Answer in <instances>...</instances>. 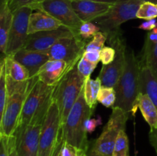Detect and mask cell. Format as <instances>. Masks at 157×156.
<instances>
[{
	"label": "cell",
	"mask_w": 157,
	"mask_h": 156,
	"mask_svg": "<svg viewBox=\"0 0 157 156\" xmlns=\"http://www.w3.org/2000/svg\"><path fill=\"white\" fill-rule=\"evenodd\" d=\"M140 63L133 49L127 46L126 62L124 72L115 86L116 102L113 106L119 107L130 116H135L137 111L136 102L140 94Z\"/></svg>",
	"instance_id": "6da1fadb"
},
{
	"label": "cell",
	"mask_w": 157,
	"mask_h": 156,
	"mask_svg": "<svg viewBox=\"0 0 157 156\" xmlns=\"http://www.w3.org/2000/svg\"><path fill=\"white\" fill-rule=\"evenodd\" d=\"M37 76L25 82H15L6 77L8 97L4 111L0 117V134L13 136L18 125L26 97Z\"/></svg>",
	"instance_id": "7a4b0ae2"
},
{
	"label": "cell",
	"mask_w": 157,
	"mask_h": 156,
	"mask_svg": "<svg viewBox=\"0 0 157 156\" xmlns=\"http://www.w3.org/2000/svg\"><path fill=\"white\" fill-rule=\"evenodd\" d=\"M93 111L94 110L87 106L82 90L72 107L65 123L61 127L64 142L78 148L88 151L89 142L84 123L87 119L90 118Z\"/></svg>",
	"instance_id": "3957f363"
},
{
	"label": "cell",
	"mask_w": 157,
	"mask_h": 156,
	"mask_svg": "<svg viewBox=\"0 0 157 156\" xmlns=\"http://www.w3.org/2000/svg\"><path fill=\"white\" fill-rule=\"evenodd\" d=\"M84 82L85 79L80 74L76 65L55 87L52 98L59 108L61 127L84 89Z\"/></svg>",
	"instance_id": "277c9868"
},
{
	"label": "cell",
	"mask_w": 157,
	"mask_h": 156,
	"mask_svg": "<svg viewBox=\"0 0 157 156\" xmlns=\"http://www.w3.org/2000/svg\"><path fill=\"white\" fill-rule=\"evenodd\" d=\"M54 90L55 87L48 86L37 76L25 101L17 128L30 123L38 113L48 112L52 103Z\"/></svg>",
	"instance_id": "5b68a950"
},
{
	"label": "cell",
	"mask_w": 157,
	"mask_h": 156,
	"mask_svg": "<svg viewBox=\"0 0 157 156\" xmlns=\"http://www.w3.org/2000/svg\"><path fill=\"white\" fill-rule=\"evenodd\" d=\"M130 117V114L119 107H112L110 119L90 150L101 156H113L118 135L121 130H126L127 122Z\"/></svg>",
	"instance_id": "8992f818"
},
{
	"label": "cell",
	"mask_w": 157,
	"mask_h": 156,
	"mask_svg": "<svg viewBox=\"0 0 157 156\" xmlns=\"http://www.w3.org/2000/svg\"><path fill=\"white\" fill-rule=\"evenodd\" d=\"M139 0H121L113 5L109 12L93 21L101 32L110 34L121 32V25L129 20L136 18V13L141 5Z\"/></svg>",
	"instance_id": "52a82bcc"
},
{
	"label": "cell",
	"mask_w": 157,
	"mask_h": 156,
	"mask_svg": "<svg viewBox=\"0 0 157 156\" xmlns=\"http://www.w3.org/2000/svg\"><path fill=\"white\" fill-rule=\"evenodd\" d=\"M107 40L111 47L116 49V57L110 64L103 65L98 77L101 80L103 87H114L124 72L127 45L123 38L122 32L107 35Z\"/></svg>",
	"instance_id": "ba28073f"
},
{
	"label": "cell",
	"mask_w": 157,
	"mask_h": 156,
	"mask_svg": "<svg viewBox=\"0 0 157 156\" xmlns=\"http://www.w3.org/2000/svg\"><path fill=\"white\" fill-rule=\"evenodd\" d=\"M47 113H38L31 122L14 133L16 138V148L19 156H38L40 136Z\"/></svg>",
	"instance_id": "9c48e42d"
},
{
	"label": "cell",
	"mask_w": 157,
	"mask_h": 156,
	"mask_svg": "<svg viewBox=\"0 0 157 156\" xmlns=\"http://www.w3.org/2000/svg\"><path fill=\"white\" fill-rule=\"evenodd\" d=\"M29 6L33 10L42 11L52 15L63 25L77 33H79L80 27L84 23L74 10L71 0H45Z\"/></svg>",
	"instance_id": "30bf717a"
},
{
	"label": "cell",
	"mask_w": 157,
	"mask_h": 156,
	"mask_svg": "<svg viewBox=\"0 0 157 156\" xmlns=\"http://www.w3.org/2000/svg\"><path fill=\"white\" fill-rule=\"evenodd\" d=\"M86 45V40L78 34L61 38L45 53L50 60L64 61L74 67L82 58Z\"/></svg>",
	"instance_id": "8fae6325"
},
{
	"label": "cell",
	"mask_w": 157,
	"mask_h": 156,
	"mask_svg": "<svg viewBox=\"0 0 157 156\" xmlns=\"http://www.w3.org/2000/svg\"><path fill=\"white\" fill-rule=\"evenodd\" d=\"M32 11V7L25 6L13 12V22L8 40L6 56H12L18 50L24 48L29 37V18Z\"/></svg>",
	"instance_id": "7c38bea8"
},
{
	"label": "cell",
	"mask_w": 157,
	"mask_h": 156,
	"mask_svg": "<svg viewBox=\"0 0 157 156\" xmlns=\"http://www.w3.org/2000/svg\"><path fill=\"white\" fill-rule=\"evenodd\" d=\"M61 137L62 128L59 108L57 102L52 98V103L48 110L41 128L38 156L41 155L44 151L53 148Z\"/></svg>",
	"instance_id": "4fadbf2b"
},
{
	"label": "cell",
	"mask_w": 157,
	"mask_h": 156,
	"mask_svg": "<svg viewBox=\"0 0 157 156\" xmlns=\"http://www.w3.org/2000/svg\"><path fill=\"white\" fill-rule=\"evenodd\" d=\"M78 34L64 25L55 30L36 32L29 35L24 48L29 50L45 52L61 38Z\"/></svg>",
	"instance_id": "5bb4252c"
},
{
	"label": "cell",
	"mask_w": 157,
	"mask_h": 156,
	"mask_svg": "<svg viewBox=\"0 0 157 156\" xmlns=\"http://www.w3.org/2000/svg\"><path fill=\"white\" fill-rule=\"evenodd\" d=\"M72 6L83 22L93 21L109 12L111 4L89 0H71Z\"/></svg>",
	"instance_id": "9a60e30c"
},
{
	"label": "cell",
	"mask_w": 157,
	"mask_h": 156,
	"mask_svg": "<svg viewBox=\"0 0 157 156\" xmlns=\"http://www.w3.org/2000/svg\"><path fill=\"white\" fill-rule=\"evenodd\" d=\"M72 68L64 61L49 60L41 67L37 76L48 86L55 87Z\"/></svg>",
	"instance_id": "2e32d148"
},
{
	"label": "cell",
	"mask_w": 157,
	"mask_h": 156,
	"mask_svg": "<svg viewBox=\"0 0 157 156\" xmlns=\"http://www.w3.org/2000/svg\"><path fill=\"white\" fill-rule=\"evenodd\" d=\"M12 58L28 69L31 79L37 76L41 67L50 60L45 52L29 50L25 48L18 50L12 55Z\"/></svg>",
	"instance_id": "e0dca14e"
},
{
	"label": "cell",
	"mask_w": 157,
	"mask_h": 156,
	"mask_svg": "<svg viewBox=\"0 0 157 156\" xmlns=\"http://www.w3.org/2000/svg\"><path fill=\"white\" fill-rule=\"evenodd\" d=\"M37 12H32L29 18V35L36 32L51 31L59 28L63 24L58 20L42 11L36 10Z\"/></svg>",
	"instance_id": "ac0fdd59"
},
{
	"label": "cell",
	"mask_w": 157,
	"mask_h": 156,
	"mask_svg": "<svg viewBox=\"0 0 157 156\" xmlns=\"http://www.w3.org/2000/svg\"><path fill=\"white\" fill-rule=\"evenodd\" d=\"M140 93L147 95L150 97L157 108V78L148 67L141 64L140 72Z\"/></svg>",
	"instance_id": "d6986e66"
},
{
	"label": "cell",
	"mask_w": 157,
	"mask_h": 156,
	"mask_svg": "<svg viewBox=\"0 0 157 156\" xmlns=\"http://www.w3.org/2000/svg\"><path fill=\"white\" fill-rule=\"evenodd\" d=\"M13 22V12L10 10L8 4L0 6V50L6 56V47L9 33Z\"/></svg>",
	"instance_id": "ffe728a7"
},
{
	"label": "cell",
	"mask_w": 157,
	"mask_h": 156,
	"mask_svg": "<svg viewBox=\"0 0 157 156\" xmlns=\"http://www.w3.org/2000/svg\"><path fill=\"white\" fill-rule=\"evenodd\" d=\"M6 66V77L15 82H25L31 79L30 73L25 66L15 61L12 56L2 58Z\"/></svg>",
	"instance_id": "44dd1931"
},
{
	"label": "cell",
	"mask_w": 157,
	"mask_h": 156,
	"mask_svg": "<svg viewBox=\"0 0 157 156\" xmlns=\"http://www.w3.org/2000/svg\"><path fill=\"white\" fill-rule=\"evenodd\" d=\"M136 108L140 109L150 129L157 128V108L147 95L140 93L136 102Z\"/></svg>",
	"instance_id": "7402d4cb"
},
{
	"label": "cell",
	"mask_w": 157,
	"mask_h": 156,
	"mask_svg": "<svg viewBox=\"0 0 157 156\" xmlns=\"http://www.w3.org/2000/svg\"><path fill=\"white\" fill-rule=\"evenodd\" d=\"M102 84L99 78L95 80L90 79V77L85 80L84 85V96L87 106L92 110H94L98 103V97L99 92L101 90Z\"/></svg>",
	"instance_id": "603a6c76"
},
{
	"label": "cell",
	"mask_w": 157,
	"mask_h": 156,
	"mask_svg": "<svg viewBox=\"0 0 157 156\" xmlns=\"http://www.w3.org/2000/svg\"><path fill=\"white\" fill-rule=\"evenodd\" d=\"M140 62L148 67L157 78V43H152L145 40L142 60Z\"/></svg>",
	"instance_id": "cb8c5ba5"
},
{
	"label": "cell",
	"mask_w": 157,
	"mask_h": 156,
	"mask_svg": "<svg viewBox=\"0 0 157 156\" xmlns=\"http://www.w3.org/2000/svg\"><path fill=\"white\" fill-rule=\"evenodd\" d=\"M8 97L7 82H6V66L3 58L0 64V116L2 115Z\"/></svg>",
	"instance_id": "d4e9b609"
},
{
	"label": "cell",
	"mask_w": 157,
	"mask_h": 156,
	"mask_svg": "<svg viewBox=\"0 0 157 156\" xmlns=\"http://www.w3.org/2000/svg\"><path fill=\"white\" fill-rule=\"evenodd\" d=\"M157 18V4L146 2L141 3L136 13V18L144 20L156 19Z\"/></svg>",
	"instance_id": "484cf974"
},
{
	"label": "cell",
	"mask_w": 157,
	"mask_h": 156,
	"mask_svg": "<svg viewBox=\"0 0 157 156\" xmlns=\"http://www.w3.org/2000/svg\"><path fill=\"white\" fill-rule=\"evenodd\" d=\"M116 92L113 87H101L98 97V101L105 107H113L116 102Z\"/></svg>",
	"instance_id": "4316f807"
},
{
	"label": "cell",
	"mask_w": 157,
	"mask_h": 156,
	"mask_svg": "<svg viewBox=\"0 0 157 156\" xmlns=\"http://www.w3.org/2000/svg\"><path fill=\"white\" fill-rule=\"evenodd\" d=\"M113 155L129 156V140L126 130H121L115 142Z\"/></svg>",
	"instance_id": "83f0119b"
},
{
	"label": "cell",
	"mask_w": 157,
	"mask_h": 156,
	"mask_svg": "<svg viewBox=\"0 0 157 156\" xmlns=\"http://www.w3.org/2000/svg\"><path fill=\"white\" fill-rule=\"evenodd\" d=\"M107 40V34L103 32H98L94 35L93 38L90 42L87 44L85 47V50H99L104 47V44Z\"/></svg>",
	"instance_id": "f1b7e54d"
},
{
	"label": "cell",
	"mask_w": 157,
	"mask_h": 156,
	"mask_svg": "<svg viewBox=\"0 0 157 156\" xmlns=\"http://www.w3.org/2000/svg\"><path fill=\"white\" fill-rule=\"evenodd\" d=\"M97 66H98V64H93V63L87 61L83 57L81 58V60L78 61V64H77L78 72L85 80L87 78L90 77V74L93 73L94 70L97 67Z\"/></svg>",
	"instance_id": "f546056e"
},
{
	"label": "cell",
	"mask_w": 157,
	"mask_h": 156,
	"mask_svg": "<svg viewBox=\"0 0 157 156\" xmlns=\"http://www.w3.org/2000/svg\"><path fill=\"white\" fill-rule=\"evenodd\" d=\"M100 31L101 28L99 26L92 21H87V22H84L81 25L79 28V35L84 39L87 40L91 37H94V35Z\"/></svg>",
	"instance_id": "4dcf8cb0"
},
{
	"label": "cell",
	"mask_w": 157,
	"mask_h": 156,
	"mask_svg": "<svg viewBox=\"0 0 157 156\" xmlns=\"http://www.w3.org/2000/svg\"><path fill=\"white\" fill-rule=\"evenodd\" d=\"M87 151H88L77 148L64 141L60 153L61 156H87Z\"/></svg>",
	"instance_id": "1f68e13d"
},
{
	"label": "cell",
	"mask_w": 157,
	"mask_h": 156,
	"mask_svg": "<svg viewBox=\"0 0 157 156\" xmlns=\"http://www.w3.org/2000/svg\"><path fill=\"white\" fill-rule=\"evenodd\" d=\"M116 49L113 47L104 46L101 50V61L103 65H108L113 62L116 57Z\"/></svg>",
	"instance_id": "d6a6232c"
},
{
	"label": "cell",
	"mask_w": 157,
	"mask_h": 156,
	"mask_svg": "<svg viewBox=\"0 0 157 156\" xmlns=\"http://www.w3.org/2000/svg\"><path fill=\"white\" fill-rule=\"evenodd\" d=\"M102 125V119H101V116H98L96 118L87 119L84 123V128H85V131L87 132V133L90 134L96 129L98 125Z\"/></svg>",
	"instance_id": "836d02e7"
},
{
	"label": "cell",
	"mask_w": 157,
	"mask_h": 156,
	"mask_svg": "<svg viewBox=\"0 0 157 156\" xmlns=\"http://www.w3.org/2000/svg\"><path fill=\"white\" fill-rule=\"evenodd\" d=\"M83 58H85L87 61L98 64L101 61V51L99 50H85L83 54Z\"/></svg>",
	"instance_id": "e575fe53"
},
{
	"label": "cell",
	"mask_w": 157,
	"mask_h": 156,
	"mask_svg": "<svg viewBox=\"0 0 157 156\" xmlns=\"http://www.w3.org/2000/svg\"><path fill=\"white\" fill-rule=\"evenodd\" d=\"M33 2V0H10L8 4L9 8L12 12H15L17 9L23 7V6H29Z\"/></svg>",
	"instance_id": "d590c367"
},
{
	"label": "cell",
	"mask_w": 157,
	"mask_h": 156,
	"mask_svg": "<svg viewBox=\"0 0 157 156\" xmlns=\"http://www.w3.org/2000/svg\"><path fill=\"white\" fill-rule=\"evenodd\" d=\"M0 156H9V136L0 134Z\"/></svg>",
	"instance_id": "8d00e7d4"
},
{
	"label": "cell",
	"mask_w": 157,
	"mask_h": 156,
	"mask_svg": "<svg viewBox=\"0 0 157 156\" xmlns=\"http://www.w3.org/2000/svg\"><path fill=\"white\" fill-rule=\"evenodd\" d=\"M9 156H19L16 148V138L15 136H9Z\"/></svg>",
	"instance_id": "74e56055"
},
{
	"label": "cell",
	"mask_w": 157,
	"mask_h": 156,
	"mask_svg": "<svg viewBox=\"0 0 157 156\" xmlns=\"http://www.w3.org/2000/svg\"><path fill=\"white\" fill-rule=\"evenodd\" d=\"M157 27V21L156 19H151V20H147V21H144L142 24H140L138 26L140 29H143V30L146 31H152L155 28Z\"/></svg>",
	"instance_id": "f35d334b"
},
{
	"label": "cell",
	"mask_w": 157,
	"mask_h": 156,
	"mask_svg": "<svg viewBox=\"0 0 157 156\" xmlns=\"http://www.w3.org/2000/svg\"><path fill=\"white\" fill-rule=\"evenodd\" d=\"M63 142H64V139H63V135H62V137H61V139L58 141V142L57 143V145H55L53 148L44 151V153H42V154L39 156H55V154H56V153L58 152V150H59L60 148H61V146H62Z\"/></svg>",
	"instance_id": "ab89813d"
},
{
	"label": "cell",
	"mask_w": 157,
	"mask_h": 156,
	"mask_svg": "<svg viewBox=\"0 0 157 156\" xmlns=\"http://www.w3.org/2000/svg\"><path fill=\"white\" fill-rule=\"evenodd\" d=\"M149 139L157 154V128L154 129H150V133H149Z\"/></svg>",
	"instance_id": "60d3db41"
},
{
	"label": "cell",
	"mask_w": 157,
	"mask_h": 156,
	"mask_svg": "<svg viewBox=\"0 0 157 156\" xmlns=\"http://www.w3.org/2000/svg\"><path fill=\"white\" fill-rule=\"evenodd\" d=\"M146 40L152 43H157V27L148 32L146 37Z\"/></svg>",
	"instance_id": "b9f144b4"
},
{
	"label": "cell",
	"mask_w": 157,
	"mask_h": 156,
	"mask_svg": "<svg viewBox=\"0 0 157 156\" xmlns=\"http://www.w3.org/2000/svg\"><path fill=\"white\" fill-rule=\"evenodd\" d=\"M89 1L107 3V4L114 5V4H116V3H117L119 1H121V0H89Z\"/></svg>",
	"instance_id": "7bdbcfd3"
},
{
	"label": "cell",
	"mask_w": 157,
	"mask_h": 156,
	"mask_svg": "<svg viewBox=\"0 0 157 156\" xmlns=\"http://www.w3.org/2000/svg\"><path fill=\"white\" fill-rule=\"evenodd\" d=\"M87 156H101V155L96 154L95 152L92 151L91 150H88V151H87Z\"/></svg>",
	"instance_id": "ee69618b"
},
{
	"label": "cell",
	"mask_w": 157,
	"mask_h": 156,
	"mask_svg": "<svg viewBox=\"0 0 157 156\" xmlns=\"http://www.w3.org/2000/svg\"><path fill=\"white\" fill-rule=\"evenodd\" d=\"M141 2H153V3H156L157 4V0H139Z\"/></svg>",
	"instance_id": "f6af8a7d"
},
{
	"label": "cell",
	"mask_w": 157,
	"mask_h": 156,
	"mask_svg": "<svg viewBox=\"0 0 157 156\" xmlns=\"http://www.w3.org/2000/svg\"><path fill=\"white\" fill-rule=\"evenodd\" d=\"M9 1H10V0H0V6H2V5L9 4Z\"/></svg>",
	"instance_id": "bcb514c9"
},
{
	"label": "cell",
	"mask_w": 157,
	"mask_h": 156,
	"mask_svg": "<svg viewBox=\"0 0 157 156\" xmlns=\"http://www.w3.org/2000/svg\"><path fill=\"white\" fill-rule=\"evenodd\" d=\"M45 1V0H33V2H32V3H31L30 5H32V4H37V3H40V2H42Z\"/></svg>",
	"instance_id": "7dc6e473"
},
{
	"label": "cell",
	"mask_w": 157,
	"mask_h": 156,
	"mask_svg": "<svg viewBox=\"0 0 157 156\" xmlns=\"http://www.w3.org/2000/svg\"><path fill=\"white\" fill-rule=\"evenodd\" d=\"M60 151H61V150H60ZM60 151H59V152H58V154H57V156H61V153H60Z\"/></svg>",
	"instance_id": "c3c4849f"
},
{
	"label": "cell",
	"mask_w": 157,
	"mask_h": 156,
	"mask_svg": "<svg viewBox=\"0 0 157 156\" xmlns=\"http://www.w3.org/2000/svg\"><path fill=\"white\" fill-rule=\"evenodd\" d=\"M61 148H60V149H59V150H58V152H57V153H56V154H55V156H57V154H58V152H59V151H60V150H61Z\"/></svg>",
	"instance_id": "681fc988"
},
{
	"label": "cell",
	"mask_w": 157,
	"mask_h": 156,
	"mask_svg": "<svg viewBox=\"0 0 157 156\" xmlns=\"http://www.w3.org/2000/svg\"><path fill=\"white\" fill-rule=\"evenodd\" d=\"M113 156H115V155H113Z\"/></svg>",
	"instance_id": "f907efd6"
}]
</instances>
